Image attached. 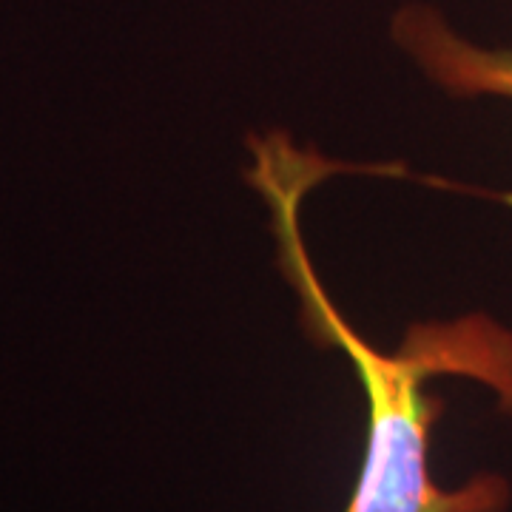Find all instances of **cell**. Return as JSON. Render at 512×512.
I'll use <instances>...</instances> for the list:
<instances>
[{
    "label": "cell",
    "mask_w": 512,
    "mask_h": 512,
    "mask_svg": "<svg viewBox=\"0 0 512 512\" xmlns=\"http://www.w3.org/2000/svg\"><path fill=\"white\" fill-rule=\"evenodd\" d=\"M393 37L450 97L512 100V52L481 49L458 37L439 12L407 6L393 20Z\"/></svg>",
    "instance_id": "2"
},
{
    "label": "cell",
    "mask_w": 512,
    "mask_h": 512,
    "mask_svg": "<svg viewBox=\"0 0 512 512\" xmlns=\"http://www.w3.org/2000/svg\"><path fill=\"white\" fill-rule=\"evenodd\" d=\"M245 180L271 208L276 265L299 299V322L313 345L345 353L367 404L365 450L342 512H507L510 481L476 473L461 487H441L430 473L433 427L444 399L427 384L439 376H464L487 384L498 407L512 416V330L484 313L453 322H416L396 350L367 342L336 308L313 268L302 237V200L330 174L348 171L313 148L293 146L285 131L248 140Z\"/></svg>",
    "instance_id": "1"
}]
</instances>
